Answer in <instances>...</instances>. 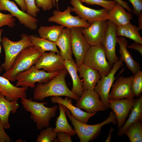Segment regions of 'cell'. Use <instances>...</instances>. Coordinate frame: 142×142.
<instances>
[{
  "label": "cell",
  "instance_id": "277c9868",
  "mask_svg": "<svg viewBox=\"0 0 142 142\" xmlns=\"http://www.w3.org/2000/svg\"><path fill=\"white\" fill-rule=\"evenodd\" d=\"M42 53L34 45L25 48L17 56L11 68L2 76L12 82H15L16 75L34 65Z\"/></svg>",
  "mask_w": 142,
  "mask_h": 142
},
{
  "label": "cell",
  "instance_id": "b9f144b4",
  "mask_svg": "<svg viewBox=\"0 0 142 142\" xmlns=\"http://www.w3.org/2000/svg\"><path fill=\"white\" fill-rule=\"evenodd\" d=\"M127 48L133 49L138 51L142 54V44L135 42L127 46Z\"/></svg>",
  "mask_w": 142,
  "mask_h": 142
},
{
  "label": "cell",
  "instance_id": "c3c4849f",
  "mask_svg": "<svg viewBox=\"0 0 142 142\" xmlns=\"http://www.w3.org/2000/svg\"><path fill=\"white\" fill-rule=\"evenodd\" d=\"M59 0H52V2L53 7L57 6V10H59L58 5Z\"/></svg>",
  "mask_w": 142,
  "mask_h": 142
},
{
  "label": "cell",
  "instance_id": "d6a6232c",
  "mask_svg": "<svg viewBox=\"0 0 142 142\" xmlns=\"http://www.w3.org/2000/svg\"><path fill=\"white\" fill-rule=\"evenodd\" d=\"M134 74L132 80L131 89L135 96L137 97L142 92V71L140 70Z\"/></svg>",
  "mask_w": 142,
  "mask_h": 142
},
{
  "label": "cell",
  "instance_id": "7c38bea8",
  "mask_svg": "<svg viewBox=\"0 0 142 142\" xmlns=\"http://www.w3.org/2000/svg\"><path fill=\"white\" fill-rule=\"evenodd\" d=\"M0 11L9 12L13 17L17 18L21 24L31 30H35L37 28L38 20L19 9L13 2L0 0Z\"/></svg>",
  "mask_w": 142,
  "mask_h": 142
},
{
  "label": "cell",
  "instance_id": "4fadbf2b",
  "mask_svg": "<svg viewBox=\"0 0 142 142\" xmlns=\"http://www.w3.org/2000/svg\"><path fill=\"white\" fill-rule=\"evenodd\" d=\"M90 24L87 28H82L84 37L90 46L102 45L108 27V21H96Z\"/></svg>",
  "mask_w": 142,
  "mask_h": 142
},
{
  "label": "cell",
  "instance_id": "e0dca14e",
  "mask_svg": "<svg viewBox=\"0 0 142 142\" xmlns=\"http://www.w3.org/2000/svg\"><path fill=\"white\" fill-rule=\"evenodd\" d=\"M135 100L134 98L109 100V107L112 109L115 115L118 129L121 128L124 123Z\"/></svg>",
  "mask_w": 142,
  "mask_h": 142
},
{
  "label": "cell",
  "instance_id": "9a60e30c",
  "mask_svg": "<svg viewBox=\"0 0 142 142\" xmlns=\"http://www.w3.org/2000/svg\"><path fill=\"white\" fill-rule=\"evenodd\" d=\"M77 101L76 106L84 109L89 113L104 111L106 109L98 93L94 90L83 91Z\"/></svg>",
  "mask_w": 142,
  "mask_h": 142
},
{
  "label": "cell",
  "instance_id": "7dc6e473",
  "mask_svg": "<svg viewBox=\"0 0 142 142\" xmlns=\"http://www.w3.org/2000/svg\"><path fill=\"white\" fill-rule=\"evenodd\" d=\"M3 30L2 29H0V54L1 53V47L0 45V42H1V34L2 33V32H3ZM2 69L1 67V66H0V73H1L2 72Z\"/></svg>",
  "mask_w": 142,
  "mask_h": 142
},
{
  "label": "cell",
  "instance_id": "5b68a950",
  "mask_svg": "<svg viewBox=\"0 0 142 142\" xmlns=\"http://www.w3.org/2000/svg\"><path fill=\"white\" fill-rule=\"evenodd\" d=\"M19 41H12L4 36L1 42L5 53V60L1 66L5 72L9 70L12 66L14 61L20 52L25 48L34 45L31 42L30 36L23 33Z\"/></svg>",
  "mask_w": 142,
  "mask_h": 142
},
{
  "label": "cell",
  "instance_id": "f546056e",
  "mask_svg": "<svg viewBox=\"0 0 142 142\" xmlns=\"http://www.w3.org/2000/svg\"><path fill=\"white\" fill-rule=\"evenodd\" d=\"M64 27L61 25L40 26L38 32L39 37L55 42Z\"/></svg>",
  "mask_w": 142,
  "mask_h": 142
},
{
  "label": "cell",
  "instance_id": "d590c367",
  "mask_svg": "<svg viewBox=\"0 0 142 142\" xmlns=\"http://www.w3.org/2000/svg\"><path fill=\"white\" fill-rule=\"evenodd\" d=\"M15 19L11 14H4L0 12V28L7 26L12 28L15 25Z\"/></svg>",
  "mask_w": 142,
  "mask_h": 142
},
{
  "label": "cell",
  "instance_id": "f35d334b",
  "mask_svg": "<svg viewBox=\"0 0 142 142\" xmlns=\"http://www.w3.org/2000/svg\"><path fill=\"white\" fill-rule=\"evenodd\" d=\"M132 4L133 14L139 16L142 12V0H128Z\"/></svg>",
  "mask_w": 142,
  "mask_h": 142
},
{
  "label": "cell",
  "instance_id": "6da1fadb",
  "mask_svg": "<svg viewBox=\"0 0 142 142\" xmlns=\"http://www.w3.org/2000/svg\"><path fill=\"white\" fill-rule=\"evenodd\" d=\"M68 73L65 68L49 82L43 84L38 83L34 91V99L42 101L48 97L64 96L77 101L80 97L73 93L66 84L65 78Z\"/></svg>",
  "mask_w": 142,
  "mask_h": 142
},
{
  "label": "cell",
  "instance_id": "60d3db41",
  "mask_svg": "<svg viewBox=\"0 0 142 142\" xmlns=\"http://www.w3.org/2000/svg\"><path fill=\"white\" fill-rule=\"evenodd\" d=\"M0 117V142H10L11 139L5 132Z\"/></svg>",
  "mask_w": 142,
  "mask_h": 142
},
{
  "label": "cell",
  "instance_id": "9c48e42d",
  "mask_svg": "<svg viewBox=\"0 0 142 142\" xmlns=\"http://www.w3.org/2000/svg\"><path fill=\"white\" fill-rule=\"evenodd\" d=\"M72 7L68 6L64 11L55 10L53 12V15L48 19L49 22L58 24L64 27L69 29L75 27L85 28L88 27L90 23L85 21L78 16L71 14Z\"/></svg>",
  "mask_w": 142,
  "mask_h": 142
},
{
  "label": "cell",
  "instance_id": "7bdbcfd3",
  "mask_svg": "<svg viewBox=\"0 0 142 142\" xmlns=\"http://www.w3.org/2000/svg\"><path fill=\"white\" fill-rule=\"evenodd\" d=\"M114 0L121 4L124 8L126 9L129 12H132V10L131 9L129 6L127 2L122 0Z\"/></svg>",
  "mask_w": 142,
  "mask_h": 142
},
{
  "label": "cell",
  "instance_id": "83f0119b",
  "mask_svg": "<svg viewBox=\"0 0 142 142\" xmlns=\"http://www.w3.org/2000/svg\"><path fill=\"white\" fill-rule=\"evenodd\" d=\"M140 29L130 22L119 27H116L117 37H125L142 44V38L140 35Z\"/></svg>",
  "mask_w": 142,
  "mask_h": 142
},
{
  "label": "cell",
  "instance_id": "4dcf8cb0",
  "mask_svg": "<svg viewBox=\"0 0 142 142\" xmlns=\"http://www.w3.org/2000/svg\"><path fill=\"white\" fill-rule=\"evenodd\" d=\"M30 36L32 44L38 47L43 53L48 51H54L59 54V51L55 42L34 35Z\"/></svg>",
  "mask_w": 142,
  "mask_h": 142
},
{
  "label": "cell",
  "instance_id": "d6986e66",
  "mask_svg": "<svg viewBox=\"0 0 142 142\" xmlns=\"http://www.w3.org/2000/svg\"><path fill=\"white\" fill-rule=\"evenodd\" d=\"M28 88L16 87L8 79L0 76V93L9 101H17L19 98H27Z\"/></svg>",
  "mask_w": 142,
  "mask_h": 142
},
{
  "label": "cell",
  "instance_id": "4316f807",
  "mask_svg": "<svg viewBox=\"0 0 142 142\" xmlns=\"http://www.w3.org/2000/svg\"><path fill=\"white\" fill-rule=\"evenodd\" d=\"M65 68L71 78L73 83L71 91L80 97L83 92V81L77 74V65L73 59L64 60Z\"/></svg>",
  "mask_w": 142,
  "mask_h": 142
},
{
  "label": "cell",
  "instance_id": "7402d4cb",
  "mask_svg": "<svg viewBox=\"0 0 142 142\" xmlns=\"http://www.w3.org/2000/svg\"><path fill=\"white\" fill-rule=\"evenodd\" d=\"M117 43L119 46V53L120 57L119 59L124 62L128 69L134 74L140 70L139 63L134 60L130 53L127 49L128 42L124 37H117Z\"/></svg>",
  "mask_w": 142,
  "mask_h": 142
},
{
  "label": "cell",
  "instance_id": "7a4b0ae2",
  "mask_svg": "<svg viewBox=\"0 0 142 142\" xmlns=\"http://www.w3.org/2000/svg\"><path fill=\"white\" fill-rule=\"evenodd\" d=\"M21 104L27 111L30 113V118L36 122L37 129L40 130L48 127L51 119L55 116L58 106H45L46 102H38L33 101L31 99H21Z\"/></svg>",
  "mask_w": 142,
  "mask_h": 142
},
{
  "label": "cell",
  "instance_id": "bcb514c9",
  "mask_svg": "<svg viewBox=\"0 0 142 142\" xmlns=\"http://www.w3.org/2000/svg\"><path fill=\"white\" fill-rule=\"evenodd\" d=\"M114 131V129L111 127L109 131L108 135L105 141V142H110L111 140L112 133Z\"/></svg>",
  "mask_w": 142,
  "mask_h": 142
},
{
  "label": "cell",
  "instance_id": "ac0fdd59",
  "mask_svg": "<svg viewBox=\"0 0 142 142\" xmlns=\"http://www.w3.org/2000/svg\"><path fill=\"white\" fill-rule=\"evenodd\" d=\"M133 76L124 77L121 76L112 85L109 96V100L133 98L135 97L131 89Z\"/></svg>",
  "mask_w": 142,
  "mask_h": 142
},
{
  "label": "cell",
  "instance_id": "1f68e13d",
  "mask_svg": "<svg viewBox=\"0 0 142 142\" xmlns=\"http://www.w3.org/2000/svg\"><path fill=\"white\" fill-rule=\"evenodd\" d=\"M142 120H139L129 127L125 132L131 142H142Z\"/></svg>",
  "mask_w": 142,
  "mask_h": 142
},
{
  "label": "cell",
  "instance_id": "ee69618b",
  "mask_svg": "<svg viewBox=\"0 0 142 142\" xmlns=\"http://www.w3.org/2000/svg\"><path fill=\"white\" fill-rule=\"evenodd\" d=\"M20 7L22 10L24 12L27 11L26 5L24 0H14Z\"/></svg>",
  "mask_w": 142,
  "mask_h": 142
},
{
  "label": "cell",
  "instance_id": "3957f363",
  "mask_svg": "<svg viewBox=\"0 0 142 142\" xmlns=\"http://www.w3.org/2000/svg\"><path fill=\"white\" fill-rule=\"evenodd\" d=\"M66 114L71 122L74 130L80 142L93 141L99 135L104 125L110 123L115 124L117 123L115 115L113 111L110 112L109 116L106 119L99 124L92 125H88L78 121L72 116L67 109Z\"/></svg>",
  "mask_w": 142,
  "mask_h": 142
},
{
  "label": "cell",
  "instance_id": "e575fe53",
  "mask_svg": "<svg viewBox=\"0 0 142 142\" xmlns=\"http://www.w3.org/2000/svg\"><path fill=\"white\" fill-rule=\"evenodd\" d=\"M81 3L90 5H96L103 7L108 11L111 10L116 2L114 0H79Z\"/></svg>",
  "mask_w": 142,
  "mask_h": 142
},
{
  "label": "cell",
  "instance_id": "8992f818",
  "mask_svg": "<svg viewBox=\"0 0 142 142\" xmlns=\"http://www.w3.org/2000/svg\"><path fill=\"white\" fill-rule=\"evenodd\" d=\"M60 71L48 72L43 70L37 69L34 65L16 75L15 79L17 82L15 86L34 88L36 87V83L39 84L46 83L54 78Z\"/></svg>",
  "mask_w": 142,
  "mask_h": 142
},
{
  "label": "cell",
  "instance_id": "836d02e7",
  "mask_svg": "<svg viewBox=\"0 0 142 142\" xmlns=\"http://www.w3.org/2000/svg\"><path fill=\"white\" fill-rule=\"evenodd\" d=\"M41 130L36 140L37 142H52L57 137L54 128L47 127Z\"/></svg>",
  "mask_w": 142,
  "mask_h": 142
},
{
  "label": "cell",
  "instance_id": "ba28073f",
  "mask_svg": "<svg viewBox=\"0 0 142 142\" xmlns=\"http://www.w3.org/2000/svg\"><path fill=\"white\" fill-rule=\"evenodd\" d=\"M123 62L120 59L115 62L109 73L107 75L101 77L94 89V90L98 93L106 109L109 108V96L111 88L116 78L115 77V74L119 69L123 66Z\"/></svg>",
  "mask_w": 142,
  "mask_h": 142
},
{
  "label": "cell",
  "instance_id": "8fae6325",
  "mask_svg": "<svg viewBox=\"0 0 142 142\" xmlns=\"http://www.w3.org/2000/svg\"><path fill=\"white\" fill-rule=\"evenodd\" d=\"M82 28L70 29V36L72 53L77 65L83 63L84 57L90 46L84 37Z\"/></svg>",
  "mask_w": 142,
  "mask_h": 142
},
{
  "label": "cell",
  "instance_id": "30bf717a",
  "mask_svg": "<svg viewBox=\"0 0 142 142\" xmlns=\"http://www.w3.org/2000/svg\"><path fill=\"white\" fill-rule=\"evenodd\" d=\"M70 0L73 6L72 12L82 19L89 23L96 21L107 20L109 11L106 9H95L84 6L79 0Z\"/></svg>",
  "mask_w": 142,
  "mask_h": 142
},
{
  "label": "cell",
  "instance_id": "44dd1931",
  "mask_svg": "<svg viewBox=\"0 0 142 142\" xmlns=\"http://www.w3.org/2000/svg\"><path fill=\"white\" fill-rule=\"evenodd\" d=\"M51 102L53 103L60 104L65 107L71 114L72 116L78 121L87 124L89 119L97 113H89L82 110L74 106L72 103V98L66 97L64 99L60 97H52Z\"/></svg>",
  "mask_w": 142,
  "mask_h": 142
},
{
  "label": "cell",
  "instance_id": "d4e9b609",
  "mask_svg": "<svg viewBox=\"0 0 142 142\" xmlns=\"http://www.w3.org/2000/svg\"><path fill=\"white\" fill-rule=\"evenodd\" d=\"M124 8L116 2L113 8L108 11L107 20L112 22L117 27L130 22L132 18V15Z\"/></svg>",
  "mask_w": 142,
  "mask_h": 142
},
{
  "label": "cell",
  "instance_id": "603a6c76",
  "mask_svg": "<svg viewBox=\"0 0 142 142\" xmlns=\"http://www.w3.org/2000/svg\"><path fill=\"white\" fill-rule=\"evenodd\" d=\"M19 107L17 101H9L0 93V117L5 129L10 128L9 118L10 113L15 114Z\"/></svg>",
  "mask_w": 142,
  "mask_h": 142
},
{
  "label": "cell",
  "instance_id": "52a82bcc",
  "mask_svg": "<svg viewBox=\"0 0 142 142\" xmlns=\"http://www.w3.org/2000/svg\"><path fill=\"white\" fill-rule=\"evenodd\" d=\"M83 63L97 70L102 77L108 74L112 67L106 59L102 45L90 46L84 57Z\"/></svg>",
  "mask_w": 142,
  "mask_h": 142
},
{
  "label": "cell",
  "instance_id": "8d00e7d4",
  "mask_svg": "<svg viewBox=\"0 0 142 142\" xmlns=\"http://www.w3.org/2000/svg\"><path fill=\"white\" fill-rule=\"evenodd\" d=\"M26 6L27 13L31 16L35 17L40 11L39 8L35 3V0H24Z\"/></svg>",
  "mask_w": 142,
  "mask_h": 142
},
{
  "label": "cell",
  "instance_id": "74e56055",
  "mask_svg": "<svg viewBox=\"0 0 142 142\" xmlns=\"http://www.w3.org/2000/svg\"><path fill=\"white\" fill-rule=\"evenodd\" d=\"M35 3L38 7L44 11L50 10L53 7L52 0H36Z\"/></svg>",
  "mask_w": 142,
  "mask_h": 142
},
{
  "label": "cell",
  "instance_id": "ab89813d",
  "mask_svg": "<svg viewBox=\"0 0 142 142\" xmlns=\"http://www.w3.org/2000/svg\"><path fill=\"white\" fill-rule=\"evenodd\" d=\"M57 138L55 139L54 142H72L71 136L65 132L59 131L56 133Z\"/></svg>",
  "mask_w": 142,
  "mask_h": 142
},
{
  "label": "cell",
  "instance_id": "2e32d148",
  "mask_svg": "<svg viewBox=\"0 0 142 142\" xmlns=\"http://www.w3.org/2000/svg\"><path fill=\"white\" fill-rule=\"evenodd\" d=\"M105 37L102 44L106 59L113 67L119 59L116 53L115 48L117 43L116 34V26L109 20Z\"/></svg>",
  "mask_w": 142,
  "mask_h": 142
},
{
  "label": "cell",
  "instance_id": "cb8c5ba5",
  "mask_svg": "<svg viewBox=\"0 0 142 142\" xmlns=\"http://www.w3.org/2000/svg\"><path fill=\"white\" fill-rule=\"evenodd\" d=\"M55 42L60 49L59 54L64 60L73 59L70 29L64 28Z\"/></svg>",
  "mask_w": 142,
  "mask_h": 142
},
{
  "label": "cell",
  "instance_id": "f6af8a7d",
  "mask_svg": "<svg viewBox=\"0 0 142 142\" xmlns=\"http://www.w3.org/2000/svg\"><path fill=\"white\" fill-rule=\"evenodd\" d=\"M138 22L139 25V27L140 30H142V12L138 16Z\"/></svg>",
  "mask_w": 142,
  "mask_h": 142
},
{
  "label": "cell",
  "instance_id": "ffe728a7",
  "mask_svg": "<svg viewBox=\"0 0 142 142\" xmlns=\"http://www.w3.org/2000/svg\"><path fill=\"white\" fill-rule=\"evenodd\" d=\"M77 71L80 78L83 79V91L94 90L98 81L102 77L99 72L82 63L77 65Z\"/></svg>",
  "mask_w": 142,
  "mask_h": 142
},
{
  "label": "cell",
  "instance_id": "5bb4252c",
  "mask_svg": "<svg viewBox=\"0 0 142 142\" xmlns=\"http://www.w3.org/2000/svg\"><path fill=\"white\" fill-rule=\"evenodd\" d=\"M34 65L37 69H43L49 73L60 71L65 68L64 60L59 54L52 51L42 53Z\"/></svg>",
  "mask_w": 142,
  "mask_h": 142
},
{
  "label": "cell",
  "instance_id": "484cf974",
  "mask_svg": "<svg viewBox=\"0 0 142 142\" xmlns=\"http://www.w3.org/2000/svg\"><path fill=\"white\" fill-rule=\"evenodd\" d=\"M131 113L126 122L119 129L118 135L121 136L125 134L127 129L130 125L142 119V95L141 94L136 99L131 109Z\"/></svg>",
  "mask_w": 142,
  "mask_h": 142
},
{
  "label": "cell",
  "instance_id": "f1b7e54d",
  "mask_svg": "<svg viewBox=\"0 0 142 142\" xmlns=\"http://www.w3.org/2000/svg\"><path fill=\"white\" fill-rule=\"evenodd\" d=\"M58 104L60 113L56 121V126L54 128V132L56 133L59 131L65 132L71 136L75 135L74 130L69 125L67 119L66 112L67 108L61 104Z\"/></svg>",
  "mask_w": 142,
  "mask_h": 142
}]
</instances>
